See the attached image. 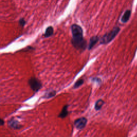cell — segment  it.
Listing matches in <instances>:
<instances>
[{"label":"cell","mask_w":137,"mask_h":137,"mask_svg":"<svg viewBox=\"0 0 137 137\" xmlns=\"http://www.w3.org/2000/svg\"><path fill=\"white\" fill-rule=\"evenodd\" d=\"M131 15V11L130 10H127L125 12L124 14L123 15L122 18V22L123 23H126L127 22L129 19H130V17Z\"/></svg>","instance_id":"7"},{"label":"cell","mask_w":137,"mask_h":137,"mask_svg":"<svg viewBox=\"0 0 137 137\" xmlns=\"http://www.w3.org/2000/svg\"><path fill=\"white\" fill-rule=\"evenodd\" d=\"M56 94V92L55 91H50L48 93H47L45 95V97L46 98H50L51 97H53L55 96V95Z\"/></svg>","instance_id":"11"},{"label":"cell","mask_w":137,"mask_h":137,"mask_svg":"<svg viewBox=\"0 0 137 137\" xmlns=\"http://www.w3.org/2000/svg\"><path fill=\"white\" fill-rule=\"evenodd\" d=\"M71 32L72 34V44L77 49H84L86 43L83 38V31L81 27L77 24L71 26Z\"/></svg>","instance_id":"1"},{"label":"cell","mask_w":137,"mask_h":137,"mask_svg":"<svg viewBox=\"0 0 137 137\" xmlns=\"http://www.w3.org/2000/svg\"><path fill=\"white\" fill-rule=\"evenodd\" d=\"M98 40H99V38L98 37L95 36V37H92L90 40V44H89V45H88V49H92V48L95 45V44L98 43Z\"/></svg>","instance_id":"6"},{"label":"cell","mask_w":137,"mask_h":137,"mask_svg":"<svg viewBox=\"0 0 137 137\" xmlns=\"http://www.w3.org/2000/svg\"><path fill=\"white\" fill-rule=\"evenodd\" d=\"M120 29L118 27H115L111 31L108 33L106 34L102 37L100 40V43L101 44H107L114 39L117 34L120 32Z\"/></svg>","instance_id":"2"},{"label":"cell","mask_w":137,"mask_h":137,"mask_svg":"<svg viewBox=\"0 0 137 137\" xmlns=\"http://www.w3.org/2000/svg\"><path fill=\"white\" fill-rule=\"evenodd\" d=\"M87 121V119L84 117L78 118L75 121V125L78 130H81L86 126Z\"/></svg>","instance_id":"4"},{"label":"cell","mask_w":137,"mask_h":137,"mask_svg":"<svg viewBox=\"0 0 137 137\" xmlns=\"http://www.w3.org/2000/svg\"><path fill=\"white\" fill-rule=\"evenodd\" d=\"M9 124L10 127L14 129H19L21 128V125L18 122L14 120V119H12L11 120H10L9 122Z\"/></svg>","instance_id":"5"},{"label":"cell","mask_w":137,"mask_h":137,"mask_svg":"<svg viewBox=\"0 0 137 137\" xmlns=\"http://www.w3.org/2000/svg\"><path fill=\"white\" fill-rule=\"evenodd\" d=\"M68 115V106H65L63 107V108L62 109L61 112L59 114V117L61 118H65L67 115Z\"/></svg>","instance_id":"8"},{"label":"cell","mask_w":137,"mask_h":137,"mask_svg":"<svg viewBox=\"0 0 137 137\" xmlns=\"http://www.w3.org/2000/svg\"><path fill=\"white\" fill-rule=\"evenodd\" d=\"M83 82H84V80H82V79H79V80H78V81H77L75 83L74 87L75 88H78V87H79L81 85H82Z\"/></svg>","instance_id":"12"},{"label":"cell","mask_w":137,"mask_h":137,"mask_svg":"<svg viewBox=\"0 0 137 137\" xmlns=\"http://www.w3.org/2000/svg\"><path fill=\"white\" fill-rule=\"evenodd\" d=\"M4 123V122L3 121V120H2V119L0 118V125H3Z\"/></svg>","instance_id":"14"},{"label":"cell","mask_w":137,"mask_h":137,"mask_svg":"<svg viewBox=\"0 0 137 137\" xmlns=\"http://www.w3.org/2000/svg\"><path fill=\"white\" fill-rule=\"evenodd\" d=\"M19 23V24H20V25L21 26H24L25 25V24L26 21L24 20V19L22 18V19H20Z\"/></svg>","instance_id":"13"},{"label":"cell","mask_w":137,"mask_h":137,"mask_svg":"<svg viewBox=\"0 0 137 137\" xmlns=\"http://www.w3.org/2000/svg\"><path fill=\"white\" fill-rule=\"evenodd\" d=\"M53 33H54V29L52 27L49 26L46 29V32L45 33V37L46 38L49 37L51 36V35H52Z\"/></svg>","instance_id":"9"},{"label":"cell","mask_w":137,"mask_h":137,"mask_svg":"<svg viewBox=\"0 0 137 137\" xmlns=\"http://www.w3.org/2000/svg\"><path fill=\"white\" fill-rule=\"evenodd\" d=\"M29 85L33 91L37 92L41 87L40 81L35 78H31L29 80Z\"/></svg>","instance_id":"3"},{"label":"cell","mask_w":137,"mask_h":137,"mask_svg":"<svg viewBox=\"0 0 137 137\" xmlns=\"http://www.w3.org/2000/svg\"><path fill=\"white\" fill-rule=\"evenodd\" d=\"M104 104V101L102 100H98L95 104V109L98 110H100Z\"/></svg>","instance_id":"10"}]
</instances>
